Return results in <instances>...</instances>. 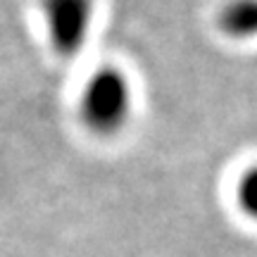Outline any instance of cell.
I'll return each instance as SVG.
<instances>
[{"label":"cell","instance_id":"7a4b0ae2","mask_svg":"<svg viewBox=\"0 0 257 257\" xmlns=\"http://www.w3.org/2000/svg\"><path fill=\"white\" fill-rule=\"evenodd\" d=\"M50 43L60 55L79 53L93 19V0H41Z\"/></svg>","mask_w":257,"mask_h":257},{"label":"cell","instance_id":"3957f363","mask_svg":"<svg viewBox=\"0 0 257 257\" xmlns=\"http://www.w3.org/2000/svg\"><path fill=\"white\" fill-rule=\"evenodd\" d=\"M221 27L233 36H255L257 34V0H238L224 10Z\"/></svg>","mask_w":257,"mask_h":257},{"label":"cell","instance_id":"277c9868","mask_svg":"<svg viewBox=\"0 0 257 257\" xmlns=\"http://www.w3.org/2000/svg\"><path fill=\"white\" fill-rule=\"evenodd\" d=\"M236 207H238L245 217L257 221V165L248 167L240 179L236 181Z\"/></svg>","mask_w":257,"mask_h":257},{"label":"cell","instance_id":"6da1fadb","mask_svg":"<svg viewBox=\"0 0 257 257\" xmlns=\"http://www.w3.org/2000/svg\"><path fill=\"white\" fill-rule=\"evenodd\" d=\"M83 126L100 136L117 134L131 114V83L114 67H102L88 76L79 95Z\"/></svg>","mask_w":257,"mask_h":257}]
</instances>
